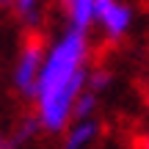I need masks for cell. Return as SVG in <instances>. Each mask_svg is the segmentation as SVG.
I'll return each mask as SVG.
<instances>
[{
    "mask_svg": "<svg viewBox=\"0 0 149 149\" xmlns=\"http://www.w3.org/2000/svg\"><path fill=\"white\" fill-rule=\"evenodd\" d=\"M88 83V74L86 69H80L72 80H66L64 86L47 91L44 97H39V124L47 130H64L66 122L72 119V111H74V102L77 97L83 94V86Z\"/></svg>",
    "mask_w": 149,
    "mask_h": 149,
    "instance_id": "7a4b0ae2",
    "label": "cell"
},
{
    "mask_svg": "<svg viewBox=\"0 0 149 149\" xmlns=\"http://www.w3.org/2000/svg\"><path fill=\"white\" fill-rule=\"evenodd\" d=\"M69 3V17H72V28L86 31L94 22V0H66Z\"/></svg>",
    "mask_w": 149,
    "mask_h": 149,
    "instance_id": "8992f818",
    "label": "cell"
},
{
    "mask_svg": "<svg viewBox=\"0 0 149 149\" xmlns=\"http://www.w3.org/2000/svg\"><path fill=\"white\" fill-rule=\"evenodd\" d=\"M86 31H77V28H69L64 33L58 44L50 50V55L44 58L42 64V72H39V80H36V97H44L47 91L64 86L66 80H72L74 74L83 69V58H86Z\"/></svg>",
    "mask_w": 149,
    "mask_h": 149,
    "instance_id": "6da1fadb",
    "label": "cell"
},
{
    "mask_svg": "<svg viewBox=\"0 0 149 149\" xmlns=\"http://www.w3.org/2000/svg\"><path fill=\"white\" fill-rule=\"evenodd\" d=\"M0 149H3V138H0Z\"/></svg>",
    "mask_w": 149,
    "mask_h": 149,
    "instance_id": "8fae6325",
    "label": "cell"
},
{
    "mask_svg": "<svg viewBox=\"0 0 149 149\" xmlns=\"http://www.w3.org/2000/svg\"><path fill=\"white\" fill-rule=\"evenodd\" d=\"M108 80H111V74L108 72H94V74H88V86H91V91H102L108 86Z\"/></svg>",
    "mask_w": 149,
    "mask_h": 149,
    "instance_id": "9c48e42d",
    "label": "cell"
},
{
    "mask_svg": "<svg viewBox=\"0 0 149 149\" xmlns=\"http://www.w3.org/2000/svg\"><path fill=\"white\" fill-rule=\"evenodd\" d=\"M94 135H97V124L91 122V119H83V122H77V124L69 130L64 149H83L91 138H94Z\"/></svg>",
    "mask_w": 149,
    "mask_h": 149,
    "instance_id": "5b68a950",
    "label": "cell"
},
{
    "mask_svg": "<svg viewBox=\"0 0 149 149\" xmlns=\"http://www.w3.org/2000/svg\"><path fill=\"white\" fill-rule=\"evenodd\" d=\"M144 149H149V135H146V138H144Z\"/></svg>",
    "mask_w": 149,
    "mask_h": 149,
    "instance_id": "30bf717a",
    "label": "cell"
},
{
    "mask_svg": "<svg viewBox=\"0 0 149 149\" xmlns=\"http://www.w3.org/2000/svg\"><path fill=\"white\" fill-rule=\"evenodd\" d=\"M94 19L102 22V28H105V33L111 39H119L130 28L133 11L127 6L116 3V0H94Z\"/></svg>",
    "mask_w": 149,
    "mask_h": 149,
    "instance_id": "277c9868",
    "label": "cell"
},
{
    "mask_svg": "<svg viewBox=\"0 0 149 149\" xmlns=\"http://www.w3.org/2000/svg\"><path fill=\"white\" fill-rule=\"evenodd\" d=\"M14 6H17V11H19L28 22L36 19V6H39V0H14Z\"/></svg>",
    "mask_w": 149,
    "mask_h": 149,
    "instance_id": "ba28073f",
    "label": "cell"
},
{
    "mask_svg": "<svg viewBox=\"0 0 149 149\" xmlns=\"http://www.w3.org/2000/svg\"><path fill=\"white\" fill-rule=\"evenodd\" d=\"M94 105H97V97H94V91H83V94L77 97V102H74V111H72V116L77 119V122H83V119H88V116H91Z\"/></svg>",
    "mask_w": 149,
    "mask_h": 149,
    "instance_id": "52a82bcc",
    "label": "cell"
},
{
    "mask_svg": "<svg viewBox=\"0 0 149 149\" xmlns=\"http://www.w3.org/2000/svg\"><path fill=\"white\" fill-rule=\"evenodd\" d=\"M42 64H44V47H42V39L39 36H31L25 42L19 53V61H17V72H14V86L19 88V94L25 97H36V80H39V72H42Z\"/></svg>",
    "mask_w": 149,
    "mask_h": 149,
    "instance_id": "3957f363",
    "label": "cell"
}]
</instances>
